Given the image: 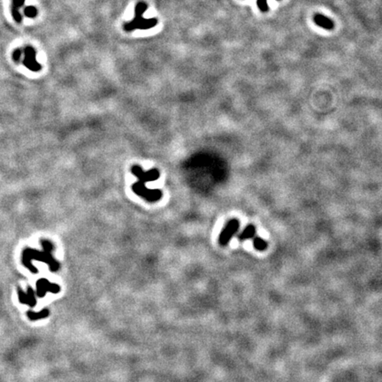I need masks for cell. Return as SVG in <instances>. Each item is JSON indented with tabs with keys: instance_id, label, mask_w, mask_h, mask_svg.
Here are the masks:
<instances>
[{
	"instance_id": "obj_3",
	"label": "cell",
	"mask_w": 382,
	"mask_h": 382,
	"mask_svg": "<svg viewBox=\"0 0 382 382\" xmlns=\"http://www.w3.org/2000/svg\"><path fill=\"white\" fill-rule=\"evenodd\" d=\"M239 228L240 222L237 219H231L230 221H228L219 237V243L221 246H227L229 243L233 235L237 233Z\"/></svg>"
},
{
	"instance_id": "obj_6",
	"label": "cell",
	"mask_w": 382,
	"mask_h": 382,
	"mask_svg": "<svg viewBox=\"0 0 382 382\" xmlns=\"http://www.w3.org/2000/svg\"><path fill=\"white\" fill-rule=\"evenodd\" d=\"M313 20H314L316 25L319 26L325 30H331L335 27L334 22L332 21V20L327 18V16L323 15V14H320V13H317L313 18Z\"/></svg>"
},
{
	"instance_id": "obj_2",
	"label": "cell",
	"mask_w": 382,
	"mask_h": 382,
	"mask_svg": "<svg viewBox=\"0 0 382 382\" xmlns=\"http://www.w3.org/2000/svg\"><path fill=\"white\" fill-rule=\"evenodd\" d=\"M132 190L136 195L144 197L149 202H157L162 197V192L159 190H150L145 186V183L137 182L132 185Z\"/></svg>"
},
{
	"instance_id": "obj_5",
	"label": "cell",
	"mask_w": 382,
	"mask_h": 382,
	"mask_svg": "<svg viewBox=\"0 0 382 382\" xmlns=\"http://www.w3.org/2000/svg\"><path fill=\"white\" fill-rule=\"evenodd\" d=\"M36 56H37V52L33 47L27 46L24 49L23 64L30 70L38 72L41 69V65L37 61Z\"/></svg>"
},
{
	"instance_id": "obj_4",
	"label": "cell",
	"mask_w": 382,
	"mask_h": 382,
	"mask_svg": "<svg viewBox=\"0 0 382 382\" xmlns=\"http://www.w3.org/2000/svg\"><path fill=\"white\" fill-rule=\"evenodd\" d=\"M131 172L142 183H150L159 178V172L157 169L149 170L145 172L141 166H132Z\"/></svg>"
},
{
	"instance_id": "obj_12",
	"label": "cell",
	"mask_w": 382,
	"mask_h": 382,
	"mask_svg": "<svg viewBox=\"0 0 382 382\" xmlns=\"http://www.w3.org/2000/svg\"><path fill=\"white\" fill-rule=\"evenodd\" d=\"M21 54H22V51H21V49H17V50H15L13 54V60H15L16 61H19V60H21Z\"/></svg>"
},
{
	"instance_id": "obj_1",
	"label": "cell",
	"mask_w": 382,
	"mask_h": 382,
	"mask_svg": "<svg viewBox=\"0 0 382 382\" xmlns=\"http://www.w3.org/2000/svg\"><path fill=\"white\" fill-rule=\"evenodd\" d=\"M148 4L144 1H140L136 4L135 7V17L129 21L126 22L123 25V29L126 32H132L134 30H147L153 29V27L157 25L158 21L157 18L146 19L144 17V13L147 11Z\"/></svg>"
},
{
	"instance_id": "obj_11",
	"label": "cell",
	"mask_w": 382,
	"mask_h": 382,
	"mask_svg": "<svg viewBox=\"0 0 382 382\" xmlns=\"http://www.w3.org/2000/svg\"><path fill=\"white\" fill-rule=\"evenodd\" d=\"M257 4H258L259 10H260L261 12H267L268 10H269L267 4V0H258V1H257Z\"/></svg>"
},
{
	"instance_id": "obj_8",
	"label": "cell",
	"mask_w": 382,
	"mask_h": 382,
	"mask_svg": "<svg viewBox=\"0 0 382 382\" xmlns=\"http://www.w3.org/2000/svg\"><path fill=\"white\" fill-rule=\"evenodd\" d=\"M257 233V229H256V227L252 224L247 226L246 228L242 230V233H240L238 235V239L240 241H245L248 239H253Z\"/></svg>"
},
{
	"instance_id": "obj_7",
	"label": "cell",
	"mask_w": 382,
	"mask_h": 382,
	"mask_svg": "<svg viewBox=\"0 0 382 382\" xmlns=\"http://www.w3.org/2000/svg\"><path fill=\"white\" fill-rule=\"evenodd\" d=\"M25 0H12V14L14 21L17 23H21L22 15L20 12V8L24 5Z\"/></svg>"
},
{
	"instance_id": "obj_10",
	"label": "cell",
	"mask_w": 382,
	"mask_h": 382,
	"mask_svg": "<svg viewBox=\"0 0 382 382\" xmlns=\"http://www.w3.org/2000/svg\"><path fill=\"white\" fill-rule=\"evenodd\" d=\"M23 12H24L26 17L29 18H36L38 16V13L37 7H35L33 5L26 6Z\"/></svg>"
},
{
	"instance_id": "obj_9",
	"label": "cell",
	"mask_w": 382,
	"mask_h": 382,
	"mask_svg": "<svg viewBox=\"0 0 382 382\" xmlns=\"http://www.w3.org/2000/svg\"><path fill=\"white\" fill-rule=\"evenodd\" d=\"M253 246L257 251H264L267 249L268 244L262 238L255 236L253 238Z\"/></svg>"
}]
</instances>
